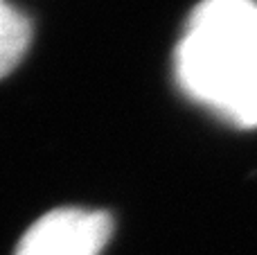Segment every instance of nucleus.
I'll return each mask as SVG.
<instances>
[{"label":"nucleus","mask_w":257,"mask_h":255,"mask_svg":"<svg viewBox=\"0 0 257 255\" xmlns=\"http://www.w3.org/2000/svg\"><path fill=\"white\" fill-rule=\"evenodd\" d=\"M181 90L239 129L257 126V0H201L174 50Z\"/></svg>","instance_id":"f257e3e1"},{"label":"nucleus","mask_w":257,"mask_h":255,"mask_svg":"<svg viewBox=\"0 0 257 255\" xmlns=\"http://www.w3.org/2000/svg\"><path fill=\"white\" fill-rule=\"evenodd\" d=\"M113 235V219L104 210L57 208L36 219L14 255H99Z\"/></svg>","instance_id":"f03ea898"},{"label":"nucleus","mask_w":257,"mask_h":255,"mask_svg":"<svg viewBox=\"0 0 257 255\" xmlns=\"http://www.w3.org/2000/svg\"><path fill=\"white\" fill-rule=\"evenodd\" d=\"M32 43V23L16 5L0 0V79L23 61Z\"/></svg>","instance_id":"7ed1b4c3"}]
</instances>
